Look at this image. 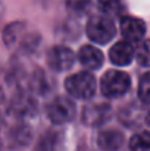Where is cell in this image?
<instances>
[{
    "label": "cell",
    "mask_w": 150,
    "mask_h": 151,
    "mask_svg": "<svg viewBox=\"0 0 150 151\" xmlns=\"http://www.w3.org/2000/svg\"><path fill=\"white\" fill-rule=\"evenodd\" d=\"M131 151H150V132H138L130 139Z\"/></svg>",
    "instance_id": "obj_15"
},
{
    "label": "cell",
    "mask_w": 150,
    "mask_h": 151,
    "mask_svg": "<svg viewBox=\"0 0 150 151\" xmlns=\"http://www.w3.org/2000/svg\"><path fill=\"white\" fill-rule=\"evenodd\" d=\"M121 32H122L125 41H130V43L136 44V43H138L144 37V34H146V25L138 18L124 16L121 19Z\"/></svg>",
    "instance_id": "obj_7"
},
{
    "label": "cell",
    "mask_w": 150,
    "mask_h": 151,
    "mask_svg": "<svg viewBox=\"0 0 150 151\" xmlns=\"http://www.w3.org/2000/svg\"><path fill=\"white\" fill-rule=\"evenodd\" d=\"M30 31L27 29V25L24 22H12L3 29V43L7 49H16L19 50L21 44L27 38Z\"/></svg>",
    "instance_id": "obj_8"
},
{
    "label": "cell",
    "mask_w": 150,
    "mask_h": 151,
    "mask_svg": "<svg viewBox=\"0 0 150 151\" xmlns=\"http://www.w3.org/2000/svg\"><path fill=\"white\" fill-rule=\"evenodd\" d=\"M112 109L107 103H90L84 107L81 119L87 126H100L109 120Z\"/></svg>",
    "instance_id": "obj_6"
},
{
    "label": "cell",
    "mask_w": 150,
    "mask_h": 151,
    "mask_svg": "<svg viewBox=\"0 0 150 151\" xmlns=\"http://www.w3.org/2000/svg\"><path fill=\"white\" fill-rule=\"evenodd\" d=\"M65 88L71 97L87 100L96 93V79L90 72H78L66 78Z\"/></svg>",
    "instance_id": "obj_3"
},
{
    "label": "cell",
    "mask_w": 150,
    "mask_h": 151,
    "mask_svg": "<svg viewBox=\"0 0 150 151\" xmlns=\"http://www.w3.org/2000/svg\"><path fill=\"white\" fill-rule=\"evenodd\" d=\"M80 63L88 70H97L103 65V53L93 46H83L78 51Z\"/></svg>",
    "instance_id": "obj_10"
},
{
    "label": "cell",
    "mask_w": 150,
    "mask_h": 151,
    "mask_svg": "<svg viewBox=\"0 0 150 151\" xmlns=\"http://www.w3.org/2000/svg\"><path fill=\"white\" fill-rule=\"evenodd\" d=\"M46 114L56 125L71 122L77 114V106L69 97L59 96L50 101L46 107Z\"/></svg>",
    "instance_id": "obj_4"
},
{
    "label": "cell",
    "mask_w": 150,
    "mask_h": 151,
    "mask_svg": "<svg viewBox=\"0 0 150 151\" xmlns=\"http://www.w3.org/2000/svg\"><path fill=\"white\" fill-rule=\"evenodd\" d=\"M136 57L137 62L144 66V68H150V40H144L136 50Z\"/></svg>",
    "instance_id": "obj_16"
},
{
    "label": "cell",
    "mask_w": 150,
    "mask_h": 151,
    "mask_svg": "<svg viewBox=\"0 0 150 151\" xmlns=\"http://www.w3.org/2000/svg\"><path fill=\"white\" fill-rule=\"evenodd\" d=\"M97 7L101 13L109 16H118L124 10V4L121 0H97Z\"/></svg>",
    "instance_id": "obj_13"
},
{
    "label": "cell",
    "mask_w": 150,
    "mask_h": 151,
    "mask_svg": "<svg viewBox=\"0 0 150 151\" xmlns=\"http://www.w3.org/2000/svg\"><path fill=\"white\" fill-rule=\"evenodd\" d=\"M97 144L103 151H116L124 144V135L115 129L101 131L97 137Z\"/></svg>",
    "instance_id": "obj_11"
},
{
    "label": "cell",
    "mask_w": 150,
    "mask_h": 151,
    "mask_svg": "<svg viewBox=\"0 0 150 151\" xmlns=\"http://www.w3.org/2000/svg\"><path fill=\"white\" fill-rule=\"evenodd\" d=\"M86 32L91 41L97 44H106L115 37L116 28H115V22L112 16L100 12L90 16L86 27Z\"/></svg>",
    "instance_id": "obj_1"
},
{
    "label": "cell",
    "mask_w": 150,
    "mask_h": 151,
    "mask_svg": "<svg viewBox=\"0 0 150 151\" xmlns=\"http://www.w3.org/2000/svg\"><path fill=\"white\" fill-rule=\"evenodd\" d=\"M136 56V47L130 41H118L109 50V59L116 66H127Z\"/></svg>",
    "instance_id": "obj_9"
},
{
    "label": "cell",
    "mask_w": 150,
    "mask_h": 151,
    "mask_svg": "<svg viewBox=\"0 0 150 151\" xmlns=\"http://www.w3.org/2000/svg\"><path fill=\"white\" fill-rule=\"evenodd\" d=\"M65 6L71 15L84 16L91 7V0H65Z\"/></svg>",
    "instance_id": "obj_14"
},
{
    "label": "cell",
    "mask_w": 150,
    "mask_h": 151,
    "mask_svg": "<svg viewBox=\"0 0 150 151\" xmlns=\"http://www.w3.org/2000/svg\"><path fill=\"white\" fill-rule=\"evenodd\" d=\"M138 96L143 103L150 104V72H146L138 82Z\"/></svg>",
    "instance_id": "obj_17"
},
{
    "label": "cell",
    "mask_w": 150,
    "mask_h": 151,
    "mask_svg": "<svg viewBox=\"0 0 150 151\" xmlns=\"http://www.w3.org/2000/svg\"><path fill=\"white\" fill-rule=\"evenodd\" d=\"M30 139H31V128L24 120H19V123L15 125L9 132V144L15 148L27 145Z\"/></svg>",
    "instance_id": "obj_12"
},
{
    "label": "cell",
    "mask_w": 150,
    "mask_h": 151,
    "mask_svg": "<svg viewBox=\"0 0 150 151\" xmlns=\"http://www.w3.org/2000/svg\"><path fill=\"white\" fill-rule=\"evenodd\" d=\"M146 123H147V125L150 126V111L147 113V116H146Z\"/></svg>",
    "instance_id": "obj_19"
},
{
    "label": "cell",
    "mask_w": 150,
    "mask_h": 151,
    "mask_svg": "<svg viewBox=\"0 0 150 151\" xmlns=\"http://www.w3.org/2000/svg\"><path fill=\"white\" fill-rule=\"evenodd\" d=\"M10 116V109H9V103L6 101V99L0 94V131L4 128L7 117Z\"/></svg>",
    "instance_id": "obj_18"
},
{
    "label": "cell",
    "mask_w": 150,
    "mask_h": 151,
    "mask_svg": "<svg viewBox=\"0 0 150 151\" xmlns=\"http://www.w3.org/2000/svg\"><path fill=\"white\" fill-rule=\"evenodd\" d=\"M131 85V78L128 73L122 72V70H116V69H110L107 70L100 81V88L103 96L109 97V99H116L124 96Z\"/></svg>",
    "instance_id": "obj_2"
},
{
    "label": "cell",
    "mask_w": 150,
    "mask_h": 151,
    "mask_svg": "<svg viewBox=\"0 0 150 151\" xmlns=\"http://www.w3.org/2000/svg\"><path fill=\"white\" fill-rule=\"evenodd\" d=\"M75 62L74 51L65 46H54L47 53V65L56 72H65L72 68Z\"/></svg>",
    "instance_id": "obj_5"
}]
</instances>
